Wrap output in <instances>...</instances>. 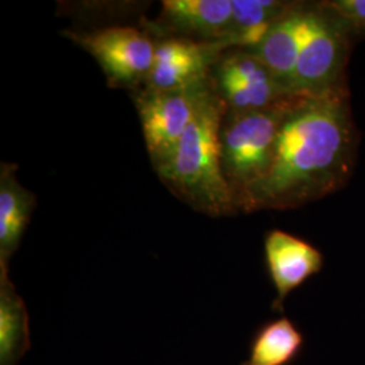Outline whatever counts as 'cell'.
<instances>
[{
    "instance_id": "obj_1",
    "label": "cell",
    "mask_w": 365,
    "mask_h": 365,
    "mask_svg": "<svg viewBox=\"0 0 365 365\" xmlns=\"http://www.w3.org/2000/svg\"><path fill=\"white\" fill-rule=\"evenodd\" d=\"M357 145L349 90L292 95L269 168L240 211L298 209L337 192L352 178Z\"/></svg>"
},
{
    "instance_id": "obj_2",
    "label": "cell",
    "mask_w": 365,
    "mask_h": 365,
    "mask_svg": "<svg viewBox=\"0 0 365 365\" xmlns=\"http://www.w3.org/2000/svg\"><path fill=\"white\" fill-rule=\"evenodd\" d=\"M226 106L212 88L170 156L155 167L170 191L211 217L235 214L237 205L222 170L221 129Z\"/></svg>"
},
{
    "instance_id": "obj_3",
    "label": "cell",
    "mask_w": 365,
    "mask_h": 365,
    "mask_svg": "<svg viewBox=\"0 0 365 365\" xmlns=\"http://www.w3.org/2000/svg\"><path fill=\"white\" fill-rule=\"evenodd\" d=\"M295 95V93H294ZM289 95L277 105L253 111H227L221 129L222 170L237 209L269 168Z\"/></svg>"
},
{
    "instance_id": "obj_4",
    "label": "cell",
    "mask_w": 365,
    "mask_h": 365,
    "mask_svg": "<svg viewBox=\"0 0 365 365\" xmlns=\"http://www.w3.org/2000/svg\"><path fill=\"white\" fill-rule=\"evenodd\" d=\"M353 37L324 1L306 4L304 33L292 91L327 95L348 91L346 68Z\"/></svg>"
},
{
    "instance_id": "obj_5",
    "label": "cell",
    "mask_w": 365,
    "mask_h": 365,
    "mask_svg": "<svg viewBox=\"0 0 365 365\" xmlns=\"http://www.w3.org/2000/svg\"><path fill=\"white\" fill-rule=\"evenodd\" d=\"M211 88L210 78L185 88L167 91L145 88L137 95L135 107L153 167L175 150Z\"/></svg>"
},
{
    "instance_id": "obj_6",
    "label": "cell",
    "mask_w": 365,
    "mask_h": 365,
    "mask_svg": "<svg viewBox=\"0 0 365 365\" xmlns=\"http://www.w3.org/2000/svg\"><path fill=\"white\" fill-rule=\"evenodd\" d=\"M69 37L98 61L111 87H134L153 66L156 46L135 27H106Z\"/></svg>"
},
{
    "instance_id": "obj_7",
    "label": "cell",
    "mask_w": 365,
    "mask_h": 365,
    "mask_svg": "<svg viewBox=\"0 0 365 365\" xmlns=\"http://www.w3.org/2000/svg\"><path fill=\"white\" fill-rule=\"evenodd\" d=\"M211 81L227 111H253L277 105L289 95L249 51L235 49L212 66Z\"/></svg>"
},
{
    "instance_id": "obj_8",
    "label": "cell",
    "mask_w": 365,
    "mask_h": 365,
    "mask_svg": "<svg viewBox=\"0 0 365 365\" xmlns=\"http://www.w3.org/2000/svg\"><path fill=\"white\" fill-rule=\"evenodd\" d=\"M222 51L218 43L190 38H167L156 45L153 66L145 88L167 91L185 88L211 78V64Z\"/></svg>"
},
{
    "instance_id": "obj_9",
    "label": "cell",
    "mask_w": 365,
    "mask_h": 365,
    "mask_svg": "<svg viewBox=\"0 0 365 365\" xmlns=\"http://www.w3.org/2000/svg\"><path fill=\"white\" fill-rule=\"evenodd\" d=\"M267 269L276 291L274 310L283 312L288 295L324 268V255L313 244L280 229L264 240Z\"/></svg>"
},
{
    "instance_id": "obj_10",
    "label": "cell",
    "mask_w": 365,
    "mask_h": 365,
    "mask_svg": "<svg viewBox=\"0 0 365 365\" xmlns=\"http://www.w3.org/2000/svg\"><path fill=\"white\" fill-rule=\"evenodd\" d=\"M304 14L306 4L295 3L271 27L260 45L249 51L268 68L274 80L289 93H294L295 69L304 33Z\"/></svg>"
},
{
    "instance_id": "obj_11",
    "label": "cell",
    "mask_w": 365,
    "mask_h": 365,
    "mask_svg": "<svg viewBox=\"0 0 365 365\" xmlns=\"http://www.w3.org/2000/svg\"><path fill=\"white\" fill-rule=\"evenodd\" d=\"M161 9L165 26L221 48L233 18V0H164Z\"/></svg>"
},
{
    "instance_id": "obj_12",
    "label": "cell",
    "mask_w": 365,
    "mask_h": 365,
    "mask_svg": "<svg viewBox=\"0 0 365 365\" xmlns=\"http://www.w3.org/2000/svg\"><path fill=\"white\" fill-rule=\"evenodd\" d=\"M36 206V196L16 178V167L1 164L0 170V276L9 274V261L21 240Z\"/></svg>"
},
{
    "instance_id": "obj_13",
    "label": "cell",
    "mask_w": 365,
    "mask_h": 365,
    "mask_svg": "<svg viewBox=\"0 0 365 365\" xmlns=\"http://www.w3.org/2000/svg\"><path fill=\"white\" fill-rule=\"evenodd\" d=\"M294 4L276 0H233V18L222 48L253 51Z\"/></svg>"
},
{
    "instance_id": "obj_14",
    "label": "cell",
    "mask_w": 365,
    "mask_h": 365,
    "mask_svg": "<svg viewBox=\"0 0 365 365\" xmlns=\"http://www.w3.org/2000/svg\"><path fill=\"white\" fill-rule=\"evenodd\" d=\"M29 314L9 274L0 276V365H16L30 348Z\"/></svg>"
},
{
    "instance_id": "obj_15",
    "label": "cell",
    "mask_w": 365,
    "mask_h": 365,
    "mask_svg": "<svg viewBox=\"0 0 365 365\" xmlns=\"http://www.w3.org/2000/svg\"><path fill=\"white\" fill-rule=\"evenodd\" d=\"M303 345V334L291 319H274L255 334L248 364L289 365L299 356Z\"/></svg>"
},
{
    "instance_id": "obj_16",
    "label": "cell",
    "mask_w": 365,
    "mask_h": 365,
    "mask_svg": "<svg viewBox=\"0 0 365 365\" xmlns=\"http://www.w3.org/2000/svg\"><path fill=\"white\" fill-rule=\"evenodd\" d=\"M324 3L353 38L365 37V0H329Z\"/></svg>"
},
{
    "instance_id": "obj_17",
    "label": "cell",
    "mask_w": 365,
    "mask_h": 365,
    "mask_svg": "<svg viewBox=\"0 0 365 365\" xmlns=\"http://www.w3.org/2000/svg\"><path fill=\"white\" fill-rule=\"evenodd\" d=\"M241 365H249L248 361H247V363H244V364H241Z\"/></svg>"
}]
</instances>
